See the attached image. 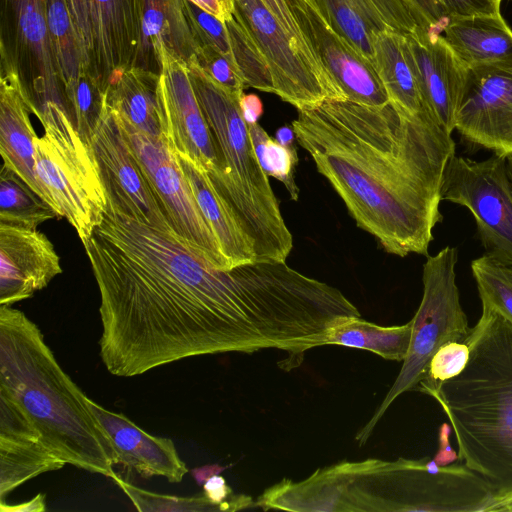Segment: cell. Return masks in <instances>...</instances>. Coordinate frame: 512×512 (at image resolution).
Instances as JSON below:
<instances>
[{
    "label": "cell",
    "instance_id": "obj_1",
    "mask_svg": "<svg viewBox=\"0 0 512 512\" xmlns=\"http://www.w3.org/2000/svg\"><path fill=\"white\" fill-rule=\"evenodd\" d=\"M100 294V356L132 377L206 354L313 348L320 283L285 261L222 269L182 241L109 206L83 244Z\"/></svg>",
    "mask_w": 512,
    "mask_h": 512
},
{
    "label": "cell",
    "instance_id": "obj_2",
    "mask_svg": "<svg viewBox=\"0 0 512 512\" xmlns=\"http://www.w3.org/2000/svg\"><path fill=\"white\" fill-rule=\"evenodd\" d=\"M292 128L359 228L390 254L427 256L442 220L443 172L455 153L450 133L390 101L331 99L298 110Z\"/></svg>",
    "mask_w": 512,
    "mask_h": 512
},
{
    "label": "cell",
    "instance_id": "obj_3",
    "mask_svg": "<svg viewBox=\"0 0 512 512\" xmlns=\"http://www.w3.org/2000/svg\"><path fill=\"white\" fill-rule=\"evenodd\" d=\"M0 388L24 408L45 446L66 464L112 478L117 455L88 397L64 372L40 328L0 305Z\"/></svg>",
    "mask_w": 512,
    "mask_h": 512
},
{
    "label": "cell",
    "instance_id": "obj_4",
    "mask_svg": "<svg viewBox=\"0 0 512 512\" xmlns=\"http://www.w3.org/2000/svg\"><path fill=\"white\" fill-rule=\"evenodd\" d=\"M464 341L470 348L465 369L427 395L452 426L458 460L495 493L498 512L512 500V324L482 307Z\"/></svg>",
    "mask_w": 512,
    "mask_h": 512
},
{
    "label": "cell",
    "instance_id": "obj_5",
    "mask_svg": "<svg viewBox=\"0 0 512 512\" xmlns=\"http://www.w3.org/2000/svg\"><path fill=\"white\" fill-rule=\"evenodd\" d=\"M187 67L217 150L219 171L210 178L214 188L244 233L255 261H285L293 247L292 234L255 154L240 98L195 64Z\"/></svg>",
    "mask_w": 512,
    "mask_h": 512
},
{
    "label": "cell",
    "instance_id": "obj_6",
    "mask_svg": "<svg viewBox=\"0 0 512 512\" xmlns=\"http://www.w3.org/2000/svg\"><path fill=\"white\" fill-rule=\"evenodd\" d=\"M458 252L446 246L423 265V295L412 321L409 350L402 368L382 403L356 435L363 446L387 409L404 392L417 389L425 377L434 353L445 343L463 342L470 333L467 316L461 306L455 267Z\"/></svg>",
    "mask_w": 512,
    "mask_h": 512
},
{
    "label": "cell",
    "instance_id": "obj_7",
    "mask_svg": "<svg viewBox=\"0 0 512 512\" xmlns=\"http://www.w3.org/2000/svg\"><path fill=\"white\" fill-rule=\"evenodd\" d=\"M41 124L44 134L35 141L38 179L84 244L108 208L93 151L69 115L62 113Z\"/></svg>",
    "mask_w": 512,
    "mask_h": 512
},
{
    "label": "cell",
    "instance_id": "obj_8",
    "mask_svg": "<svg viewBox=\"0 0 512 512\" xmlns=\"http://www.w3.org/2000/svg\"><path fill=\"white\" fill-rule=\"evenodd\" d=\"M233 16L265 58L275 94L297 110L343 100L310 48L290 34L262 0H234Z\"/></svg>",
    "mask_w": 512,
    "mask_h": 512
},
{
    "label": "cell",
    "instance_id": "obj_9",
    "mask_svg": "<svg viewBox=\"0 0 512 512\" xmlns=\"http://www.w3.org/2000/svg\"><path fill=\"white\" fill-rule=\"evenodd\" d=\"M1 2V63L17 74L38 119L57 109L69 115L50 44L45 0Z\"/></svg>",
    "mask_w": 512,
    "mask_h": 512
},
{
    "label": "cell",
    "instance_id": "obj_10",
    "mask_svg": "<svg viewBox=\"0 0 512 512\" xmlns=\"http://www.w3.org/2000/svg\"><path fill=\"white\" fill-rule=\"evenodd\" d=\"M441 199L466 207L490 258L512 266V174L507 157L474 161L455 153L442 177Z\"/></svg>",
    "mask_w": 512,
    "mask_h": 512
},
{
    "label": "cell",
    "instance_id": "obj_11",
    "mask_svg": "<svg viewBox=\"0 0 512 512\" xmlns=\"http://www.w3.org/2000/svg\"><path fill=\"white\" fill-rule=\"evenodd\" d=\"M112 114L178 237L214 266L230 269L183 171L163 138L141 131Z\"/></svg>",
    "mask_w": 512,
    "mask_h": 512
},
{
    "label": "cell",
    "instance_id": "obj_12",
    "mask_svg": "<svg viewBox=\"0 0 512 512\" xmlns=\"http://www.w3.org/2000/svg\"><path fill=\"white\" fill-rule=\"evenodd\" d=\"M455 130L472 145L512 155V57L467 68Z\"/></svg>",
    "mask_w": 512,
    "mask_h": 512
},
{
    "label": "cell",
    "instance_id": "obj_13",
    "mask_svg": "<svg viewBox=\"0 0 512 512\" xmlns=\"http://www.w3.org/2000/svg\"><path fill=\"white\" fill-rule=\"evenodd\" d=\"M158 104L162 138L169 150L192 161L210 178L219 171L215 143L197 99L188 67L160 50Z\"/></svg>",
    "mask_w": 512,
    "mask_h": 512
},
{
    "label": "cell",
    "instance_id": "obj_14",
    "mask_svg": "<svg viewBox=\"0 0 512 512\" xmlns=\"http://www.w3.org/2000/svg\"><path fill=\"white\" fill-rule=\"evenodd\" d=\"M91 149L112 210L175 232L107 105L93 135Z\"/></svg>",
    "mask_w": 512,
    "mask_h": 512
},
{
    "label": "cell",
    "instance_id": "obj_15",
    "mask_svg": "<svg viewBox=\"0 0 512 512\" xmlns=\"http://www.w3.org/2000/svg\"><path fill=\"white\" fill-rule=\"evenodd\" d=\"M290 5L309 48L343 100L369 106L390 101L373 62L335 32L311 0H290Z\"/></svg>",
    "mask_w": 512,
    "mask_h": 512
},
{
    "label": "cell",
    "instance_id": "obj_16",
    "mask_svg": "<svg viewBox=\"0 0 512 512\" xmlns=\"http://www.w3.org/2000/svg\"><path fill=\"white\" fill-rule=\"evenodd\" d=\"M405 38L426 105L452 134L468 67L439 31L421 28Z\"/></svg>",
    "mask_w": 512,
    "mask_h": 512
},
{
    "label": "cell",
    "instance_id": "obj_17",
    "mask_svg": "<svg viewBox=\"0 0 512 512\" xmlns=\"http://www.w3.org/2000/svg\"><path fill=\"white\" fill-rule=\"evenodd\" d=\"M327 24L373 62L375 37L432 29L409 0H311Z\"/></svg>",
    "mask_w": 512,
    "mask_h": 512
},
{
    "label": "cell",
    "instance_id": "obj_18",
    "mask_svg": "<svg viewBox=\"0 0 512 512\" xmlns=\"http://www.w3.org/2000/svg\"><path fill=\"white\" fill-rule=\"evenodd\" d=\"M61 273L59 255L44 233L0 223V305L32 297Z\"/></svg>",
    "mask_w": 512,
    "mask_h": 512
},
{
    "label": "cell",
    "instance_id": "obj_19",
    "mask_svg": "<svg viewBox=\"0 0 512 512\" xmlns=\"http://www.w3.org/2000/svg\"><path fill=\"white\" fill-rule=\"evenodd\" d=\"M65 465L45 446L24 408L0 388V502L28 480Z\"/></svg>",
    "mask_w": 512,
    "mask_h": 512
},
{
    "label": "cell",
    "instance_id": "obj_20",
    "mask_svg": "<svg viewBox=\"0 0 512 512\" xmlns=\"http://www.w3.org/2000/svg\"><path fill=\"white\" fill-rule=\"evenodd\" d=\"M92 412L110 437L117 463L134 469L144 478L162 476L181 482L188 472L171 439L153 436L122 413L110 411L88 398Z\"/></svg>",
    "mask_w": 512,
    "mask_h": 512
},
{
    "label": "cell",
    "instance_id": "obj_21",
    "mask_svg": "<svg viewBox=\"0 0 512 512\" xmlns=\"http://www.w3.org/2000/svg\"><path fill=\"white\" fill-rule=\"evenodd\" d=\"M94 40V77L106 90L109 79L133 65L143 0H89Z\"/></svg>",
    "mask_w": 512,
    "mask_h": 512
},
{
    "label": "cell",
    "instance_id": "obj_22",
    "mask_svg": "<svg viewBox=\"0 0 512 512\" xmlns=\"http://www.w3.org/2000/svg\"><path fill=\"white\" fill-rule=\"evenodd\" d=\"M31 113L17 74L1 63L0 154L3 164L54 207L36 172L35 141L38 135L32 126Z\"/></svg>",
    "mask_w": 512,
    "mask_h": 512
},
{
    "label": "cell",
    "instance_id": "obj_23",
    "mask_svg": "<svg viewBox=\"0 0 512 512\" xmlns=\"http://www.w3.org/2000/svg\"><path fill=\"white\" fill-rule=\"evenodd\" d=\"M198 48L183 0H143L140 35L132 67L160 74L161 49L188 66Z\"/></svg>",
    "mask_w": 512,
    "mask_h": 512
},
{
    "label": "cell",
    "instance_id": "obj_24",
    "mask_svg": "<svg viewBox=\"0 0 512 512\" xmlns=\"http://www.w3.org/2000/svg\"><path fill=\"white\" fill-rule=\"evenodd\" d=\"M373 65L391 103L412 116L439 124L422 95L404 35L379 33L373 44Z\"/></svg>",
    "mask_w": 512,
    "mask_h": 512
},
{
    "label": "cell",
    "instance_id": "obj_25",
    "mask_svg": "<svg viewBox=\"0 0 512 512\" xmlns=\"http://www.w3.org/2000/svg\"><path fill=\"white\" fill-rule=\"evenodd\" d=\"M442 32L467 67L512 57V30L500 12L450 17Z\"/></svg>",
    "mask_w": 512,
    "mask_h": 512
},
{
    "label": "cell",
    "instance_id": "obj_26",
    "mask_svg": "<svg viewBox=\"0 0 512 512\" xmlns=\"http://www.w3.org/2000/svg\"><path fill=\"white\" fill-rule=\"evenodd\" d=\"M173 155L230 267L255 261V255L244 233L214 188L208 174L189 159Z\"/></svg>",
    "mask_w": 512,
    "mask_h": 512
},
{
    "label": "cell",
    "instance_id": "obj_27",
    "mask_svg": "<svg viewBox=\"0 0 512 512\" xmlns=\"http://www.w3.org/2000/svg\"><path fill=\"white\" fill-rule=\"evenodd\" d=\"M159 74L130 67L115 73L106 88V105L137 129L162 137L159 104Z\"/></svg>",
    "mask_w": 512,
    "mask_h": 512
},
{
    "label": "cell",
    "instance_id": "obj_28",
    "mask_svg": "<svg viewBox=\"0 0 512 512\" xmlns=\"http://www.w3.org/2000/svg\"><path fill=\"white\" fill-rule=\"evenodd\" d=\"M412 321L399 326H379L362 317L347 319L327 336V345H341L371 351L388 359L403 361L409 350Z\"/></svg>",
    "mask_w": 512,
    "mask_h": 512
},
{
    "label": "cell",
    "instance_id": "obj_29",
    "mask_svg": "<svg viewBox=\"0 0 512 512\" xmlns=\"http://www.w3.org/2000/svg\"><path fill=\"white\" fill-rule=\"evenodd\" d=\"M56 209L40 197L14 171L0 170V223L37 229L43 222L59 218Z\"/></svg>",
    "mask_w": 512,
    "mask_h": 512
},
{
    "label": "cell",
    "instance_id": "obj_30",
    "mask_svg": "<svg viewBox=\"0 0 512 512\" xmlns=\"http://www.w3.org/2000/svg\"><path fill=\"white\" fill-rule=\"evenodd\" d=\"M45 9L50 44L65 89L84 69L81 51L65 0H45Z\"/></svg>",
    "mask_w": 512,
    "mask_h": 512
},
{
    "label": "cell",
    "instance_id": "obj_31",
    "mask_svg": "<svg viewBox=\"0 0 512 512\" xmlns=\"http://www.w3.org/2000/svg\"><path fill=\"white\" fill-rule=\"evenodd\" d=\"M106 90L86 69L64 89L67 108L73 125L91 149L93 135L106 107Z\"/></svg>",
    "mask_w": 512,
    "mask_h": 512
},
{
    "label": "cell",
    "instance_id": "obj_32",
    "mask_svg": "<svg viewBox=\"0 0 512 512\" xmlns=\"http://www.w3.org/2000/svg\"><path fill=\"white\" fill-rule=\"evenodd\" d=\"M482 307L496 311L512 324V266L487 255L471 262Z\"/></svg>",
    "mask_w": 512,
    "mask_h": 512
},
{
    "label": "cell",
    "instance_id": "obj_33",
    "mask_svg": "<svg viewBox=\"0 0 512 512\" xmlns=\"http://www.w3.org/2000/svg\"><path fill=\"white\" fill-rule=\"evenodd\" d=\"M225 23L229 35L231 57L245 86L275 94L270 68L249 34L234 16Z\"/></svg>",
    "mask_w": 512,
    "mask_h": 512
},
{
    "label": "cell",
    "instance_id": "obj_34",
    "mask_svg": "<svg viewBox=\"0 0 512 512\" xmlns=\"http://www.w3.org/2000/svg\"><path fill=\"white\" fill-rule=\"evenodd\" d=\"M248 127L255 154L264 172L282 182L292 200H298L299 188L294 178L299 161L296 147L281 145L258 122Z\"/></svg>",
    "mask_w": 512,
    "mask_h": 512
},
{
    "label": "cell",
    "instance_id": "obj_35",
    "mask_svg": "<svg viewBox=\"0 0 512 512\" xmlns=\"http://www.w3.org/2000/svg\"><path fill=\"white\" fill-rule=\"evenodd\" d=\"M129 497L138 511H216L220 508L213 504L203 493L199 496L179 497L163 495L143 490L115 474L111 478Z\"/></svg>",
    "mask_w": 512,
    "mask_h": 512
},
{
    "label": "cell",
    "instance_id": "obj_36",
    "mask_svg": "<svg viewBox=\"0 0 512 512\" xmlns=\"http://www.w3.org/2000/svg\"><path fill=\"white\" fill-rule=\"evenodd\" d=\"M470 357L469 345L463 342H447L432 356L427 373L417 389L425 394L438 388L443 382L458 376Z\"/></svg>",
    "mask_w": 512,
    "mask_h": 512
},
{
    "label": "cell",
    "instance_id": "obj_37",
    "mask_svg": "<svg viewBox=\"0 0 512 512\" xmlns=\"http://www.w3.org/2000/svg\"><path fill=\"white\" fill-rule=\"evenodd\" d=\"M215 83L241 98L245 83L233 60L210 46H199L193 61Z\"/></svg>",
    "mask_w": 512,
    "mask_h": 512
},
{
    "label": "cell",
    "instance_id": "obj_38",
    "mask_svg": "<svg viewBox=\"0 0 512 512\" xmlns=\"http://www.w3.org/2000/svg\"><path fill=\"white\" fill-rule=\"evenodd\" d=\"M183 7L199 46H210L232 59L226 23L188 0H183Z\"/></svg>",
    "mask_w": 512,
    "mask_h": 512
},
{
    "label": "cell",
    "instance_id": "obj_39",
    "mask_svg": "<svg viewBox=\"0 0 512 512\" xmlns=\"http://www.w3.org/2000/svg\"><path fill=\"white\" fill-rule=\"evenodd\" d=\"M80 47L84 69L93 76L94 40L89 0H65Z\"/></svg>",
    "mask_w": 512,
    "mask_h": 512
},
{
    "label": "cell",
    "instance_id": "obj_40",
    "mask_svg": "<svg viewBox=\"0 0 512 512\" xmlns=\"http://www.w3.org/2000/svg\"><path fill=\"white\" fill-rule=\"evenodd\" d=\"M502 0H440L449 17L495 14L500 12Z\"/></svg>",
    "mask_w": 512,
    "mask_h": 512
},
{
    "label": "cell",
    "instance_id": "obj_41",
    "mask_svg": "<svg viewBox=\"0 0 512 512\" xmlns=\"http://www.w3.org/2000/svg\"><path fill=\"white\" fill-rule=\"evenodd\" d=\"M412 5L425 18L433 30L442 33V29L449 20V14L440 0H409Z\"/></svg>",
    "mask_w": 512,
    "mask_h": 512
},
{
    "label": "cell",
    "instance_id": "obj_42",
    "mask_svg": "<svg viewBox=\"0 0 512 512\" xmlns=\"http://www.w3.org/2000/svg\"><path fill=\"white\" fill-rule=\"evenodd\" d=\"M286 30L308 46L292 11L290 0H262ZM309 47V46H308ZM311 50V49H310Z\"/></svg>",
    "mask_w": 512,
    "mask_h": 512
},
{
    "label": "cell",
    "instance_id": "obj_43",
    "mask_svg": "<svg viewBox=\"0 0 512 512\" xmlns=\"http://www.w3.org/2000/svg\"><path fill=\"white\" fill-rule=\"evenodd\" d=\"M452 431V426L449 423H443L439 427L438 432V450L434 455L433 460L439 466H447L455 463L458 459V452H456L450 443V435Z\"/></svg>",
    "mask_w": 512,
    "mask_h": 512
},
{
    "label": "cell",
    "instance_id": "obj_44",
    "mask_svg": "<svg viewBox=\"0 0 512 512\" xmlns=\"http://www.w3.org/2000/svg\"><path fill=\"white\" fill-rule=\"evenodd\" d=\"M225 22L233 17L234 0H188Z\"/></svg>",
    "mask_w": 512,
    "mask_h": 512
},
{
    "label": "cell",
    "instance_id": "obj_45",
    "mask_svg": "<svg viewBox=\"0 0 512 512\" xmlns=\"http://www.w3.org/2000/svg\"><path fill=\"white\" fill-rule=\"evenodd\" d=\"M240 110L248 125L257 123L263 114L261 99L255 94H243L239 100Z\"/></svg>",
    "mask_w": 512,
    "mask_h": 512
},
{
    "label": "cell",
    "instance_id": "obj_46",
    "mask_svg": "<svg viewBox=\"0 0 512 512\" xmlns=\"http://www.w3.org/2000/svg\"><path fill=\"white\" fill-rule=\"evenodd\" d=\"M45 510V495L42 493H38L33 499L19 504L0 502V512H44Z\"/></svg>",
    "mask_w": 512,
    "mask_h": 512
},
{
    "label": "cell",
    "instance_id": "obj_47",
    "mask_svg": "<svg viewBox=\"0 0 512 512\" xmlns=\"http://www.w3.org/2000/svg\"><path fill=\"white\" fill-rule=\"evenodd\" d=\"M275 140L287 147L295 146L294 141L296 140V135L292 126H282L278 128L275 133Z\"/></svg>",
    "mask_w": 512,
    "mask_h": 512
},
{
    "label": "cell",
    "instance_id": "obj_48",
    "mask_svg": "<svg viewBox=\"0 0 512 512\" xmlns=\"http://www.w3.org/2000/svg\"><path fill=\"white\" fill-rule=\"evenodd\" d=\"M224 468L218 465H210L195 468L191 471V474L194 476L198 484H203L205 480L210 477L214 473H220Z\"/></svg>",
    "mask_w": 512,
    "mask_h": 512
},
{
    "label": "cell",
    "instance_id": "obj_49",
    "mask_svg": "<svg viewBox=\"0 0 512 512\" xmlns=\"http://www.w3.org/2000/svg\"><path fill=\"white\" fill-rule=\"evenodd\" d=\"M499 512H512V500H509L506 503H504L500 507Z\"/></svg>",
    "mask_w": 512,
    "mask_h": 512
},
{
    "label": "cell",
    "instance_id": "obj_50",
    "mask_svg": "<svg viewBox=\"0 0 512 512\" xmlns=\"http://www.w3.org/2000/svg\"><path fill=\"white\" fill-rule=\"evenodd\" d=\"M508 165L512 174V155L507 157Z\"/></svg>",
    "mask_w": 512,
    "mask_h": 512
}]
</instances>
